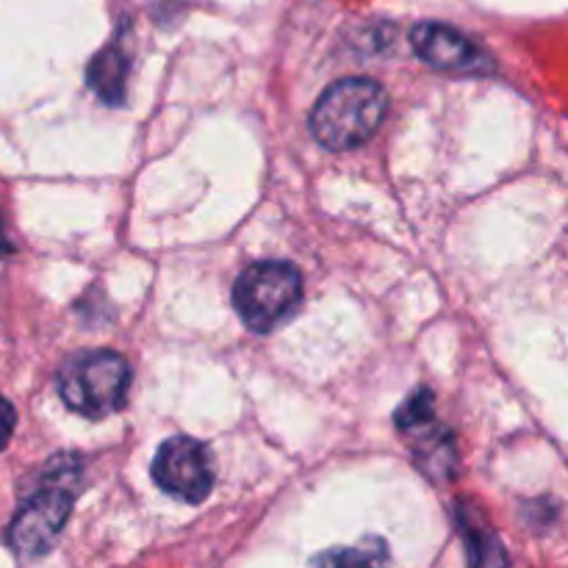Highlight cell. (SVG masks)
<instances>
[{
    "instance_id": "10",
    "label": "cell",
    "mask_w": 568,
    "mask_h": 568,
    "mask_svg": "<svg viewBox=\"0 0 568 568\" xmlns=\"http://www.w3.org/2000/svg\"><path fill=\"white\" fill-rule=\"evenodd\" d=\"M14 425H17L14 405H11L6 397H0V449H6V444L11 442Z\"/></svg>"
},
{
    "instance_id": "6",
    "label": "cell",
    "mask_w": 568,
    "mask_h": 568,
    "mask_svg": "<svg viewBox=\"0 0 568 568\" xmlns=\"http://www.w3.org/2000/svg\"><path fill=\"white\" fill-rule=\"evenodd\" d=\"M410 44L422 61L444 72H464V75H480L491 70V59L486 50L477 48L469 37L442 22H422L410 31Z\"/></svg>"
},
{
    "instance_id": "1",
    "label": "cell",
    "mask_w": 568,
    "mask_h": 568,
    "mask_svg": "<svg viewBox=\"0 0 568 568\" xmlns=\"http://www.w3.org/2000/svg\"><path fill=\"white\" fill-rule=\"evenodd\" d=\"M386 89L372 78H342L311 111V133L327 150H353L375 136L386 116Z\"/></svg>"
},
{
    "instance_id": "5",
    "label": "cell",
    "mask_w": 568,
    "mask_h": 568,
    "mask_svg": "<svg viewBox=\"0 0 568 568\" xmlns=\"http://www.w3.org/2000/svg\"><path fill=\"white\" fill-rule=\"evenodd\" d=\"M153 480L181 503H203L214 488V464L205 444L189 436L166 438L153 458Z\"/></svg>"
},
{
    "instance_id": "3",
    "label": "cell",
    "mask_w": 568,
    "mask_h": 568,
    "mask_svg": "<svg viewBox=\"0 0 568 568\" xmlns=\"http://www.w3.org/2000/svg\"><path fill=\"white\" fill-rule=\"evenodd\" d=\"M303 300V275L288 261H258L239 275L233 305L244 325L255 333H270L281 325Z\"/></svg>"
},
{
    "instance_id": "4",
    "label": "cell",
    "mask_w": 568,
    "mask_h": 568,
    "mask_svg": "<svg viewBox=\"0 0 568 568\" xmlns=\"http://www.w3.org/2000/svg\"><path fill=\"white\" fill-rule=\"evenodd\" d=\"M72 491L67 486L64 477L50 480L48 486L39 488L11 519L9 530H6V541L17 558H42L59 541L61 530H64L67 519L72 514Z\"/></svg>"
},
{
    "instance_id": "2",
    "label": "cell",
    "mask_w": 568,
    "mask_h": 568,
    "mask_svg": "<svg viewBox=\"0 0 568 568\" xmlns=\"http://www.w3.org/2000/svg\"><path fill=\"white\" fill-rule=\"evenodd\" d=\"M131 388V366L120 353L94 349L67 361L59 372V394L64 405L89 419H103L125 405Z\"/></svg>"
},
{
    "instance_id": "7",
    "label": "cell",
    "mask_w": 568,
    "mask_h": 568,
    "mask_svg": "<svg viewBox=\"0 0 568 568\" xmlns=\"http://www.w3.org/2000/svg\"><path fill=\"white\" fill-rule=\"evenodd\" d=\"M125 75H128V53L120 44H109L92 59L87 70L89 87L94 89L103 103L120 105L125 100Z\"/></svg>"
},
{
    "instance_id": "8",
    "label": "cell",
    "mask_w": 568,
    "mask_h": 568,
    "mask_svg": "<svg viewBox=\"0 0 568 568\" xmlns=\"http://www.w3.org/2000/svg\"><path fill=\"white\" fill-rule=\"evenodd\" d=\"M460 532H466V541H469V558L471 564H505V552L499 549V541L488 530V521L483 519L480 510L471 508L469 503L460 499Z\"/></svg>"
},
{
    "instance_id": "9",
    "label": "cell",
    "mask_w": 568,
    "mask_h": 568,
    "mask_svg": "<svg viewBox=\"0 0 568 568\" xmlns=\"http://www.w3.org/2000/svg\"><path fill=\"white\" fill-rule=\"evenodd\" d=\"M433 405H436V399H433L430 388H416V392L399 405L397 414H394V422H397L399 430H419L427 422H433Z\"/></svg>"
}]
</instances>
